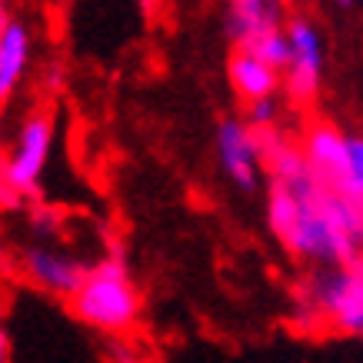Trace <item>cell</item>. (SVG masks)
Segmentation results:
<instances>
[{"label": "cell", "instance_id": "obj_12", "mask_svg": "<svg viewBox=\"0 0 363 363\" xmlns=\"http://www.w3.org/2000/svg\"><path fill=\"white\" fill-rule=\"evenodd\" d=\"M237 50H247L250 57H257L260 64H267L270 70H277V74H284L286 67H290V60H294L284 27H274V30L260 33V37H253L247 47H237Z\"/></svg>", "mask_w": 363, "mask_h": 363}, {"label": "cell", "instance_id": "obj_15", "mask_svg": "<svg viewBox=\"0 0 363 363\" xmlns=\"http://www.w3.org/2000/svg\"><path fill=\"white\" fill-rule=\"evenodd\" d=\"M30 223L37 233H54L57 227H60V210L54 207H37L30 213Z\"/></svg>", "mask_w": 363, "mask_h": 363}, {"label": "cell", "instance_id": "obj_16", "mask_svg": "<svg viewBox=\"0 0 363 363\" xmlns=\"http://www.w3.org/2000/svg\"><path fill=\"white\" fill-rule=\"evenodd\" d=\"M107 360L111 363H147V357H143L137 347H130V343H111V350H107Z\"/></svg>", "mask_w": 363, "mask_h": 363}, {"label": "cell", "instance_id": "obj_17", "mask_svg": "<svg viewBox=\"0 0 363 363\" xmlns=\"http://www.w3.org/2000/svg\"><path fill=\"white\" fill-rule=\"evenodd\" d=\"M64 64H50V70H47V77H44V90L47 94H60L64 90Z\"/></svg>", "mask_w": 363, "mask_h": 363}, {"label": "cell", "instance_id": "obj_11", "mask_svg": "<svg viewBox=\"0 0 363 363\" xmlns=\"http://www.w3.org/2000/svg\"><path fill=\"white\" fill-rule=\"evenodd\" d=\"M297 197H294V190L284 187V184H270V197H267V227L274 233L277 240L290 243L294 230H297Z\"/></svg>", "mask_w": 363, "mask_h": 363}, {"label": "cell", "instance_id": "obj_19", "mask_svg": "<svg viewBox=\"0 0 363 363\" xmlns=\"http://www.w3.org/2000/svg\"><path fill=\"white\" fill-rule=\"evenodd\" d=\"M11 21H13V13L0 4V44H4V33H7V27H11Z\"/></svg>", "mask_w": 363, "mask_h": 363}, {"label": "cell", "instance_id": "obj_7", "mask_svg": "<svg viewBox=\"0 0 363 363\" xmlns=\"http://www.w3.org/2000/svg\"><path fill=\"white\" fill-rule=\"evenodd\" d=\"M284 7L277 0H233L227 4V13H223V30L233 40V50L237 47H247L253 37L274 30V27H284Z\"/></svg>", "mask_w": 363, "mask_h": 363}, {"label": "cell", "instance_id": "obj_6", "mask_svg": "<svg viewBox=\"0 0 363 363\" xmlns=\"http://www.w3.org/2000/svg\"><path fill=\"white\" fill-rule=\"evenodd\" d=\"M23 274L37 286H44L50 294L60 297H74L87 277V264L70 257L64 250H50V247H30L23 250Z\"/></svg>", "mask_w": 363, "mask_h": 363}, {"label": "cell", "instance_id": "obj_5", "mask_svg": "<svg viewBox=\"0 0 363 363\" xmlns=\"http://www.w3.org/2000/svg\"><path fill=\"white\" fill-rule=\"evenodd\" d=\"M217 157H220L223 174L233 180V187L257 190L260 184V160H257V147H253V133L240 117H223L217 123Z\"/></svg>", "mask_w": 363, "mask_h": 363}, {"label": "cell", "instance_id": "obj_1", "mask_svg": "<svg viewBox=\"0 0 363 363\" xmlns=\"http://www.w3.org/2000/svg\"><path fill=\"white\" fill-rule=\"evenodd\" d=\"M70 310L87 327L111 333V337L127 333L140 320L143 294L140 286L133 284L130 264H127L123 250H111L104 260L87 267L80 290L70 297Z\"/></svg>", "mask_w": 363, "mask_h": 363}, {"label": "cell", "instance_id": "obj_21", "mask_svg": "<svg viewBox=\"0 0 363 363\" xmlns=\"http://www.w3.org/2000/svg\"><path fill=\"white\" fill-rule=\"evenodd\" d=\"M0 127H4V111H0Z\"/></svg>", "mask_w": 363, "mask_h": 363}, {"label": "cell", "instance_id": "obj_2", "mask_svg": "<svg viewBox=\"0 0 363 363\" xmlns=\"http://www.w3.org/2000/svg\"><path fill=\"white\" fill-rule=\"evenodd\" d=\"M54 133H57V121L50 111H33L23 121L13 150L7 154V160H0V180L17 194H37L40 174H44L47 160H50V147H54Z\"/></svg>", "mask_w": 363, "mask_h": 363}, {"label": "cell", "instance_id": "obj_13", "mask_svg": "<svg viewBox=\"0 0 363 363\" xmlns=\"http://www.w3.org/2000/svg\"><path fill=\"white\" fill-rule=\"evenodd\" d=\"M347 167H350L353 197H363V137L347 133Z\"/></svg>", "mask_w": 363, "mask_h": 363}, {"label": "cell", "instance_id": "obj_3", "mask_svg": "<svg viewBox=\"0 0 363 363\" xmlns=\"http://www.w3.org/2000/svg\"><path fill=\"white\" fill-rule=\"evenodd\" d=\"M310 303L343 333H363V277L353 267H337L310 284Z\"/></svg>", "mask_w": 363, "mask_h": 363}, {"label": "cell", "instance_id": "obj_9", "mask_svg": "<svg viewBox=\"0 0 363 363\" xmlns=\"http://www.w3.org/2000/svg\"><path fill=\"white\" fill-rule=\"evenodd\" d=\"M227 77H230L233 90L243 104H253V100H267L274 97L277 87H280V74L270 70L267 64H260L257 57H250L247 50H233L230 60H227Z\"/></svg>", "mask_w": 363, "mask_h": 363}, {"label": "cell", "instance_id": "obj_8", "mask_svg": "<svg viewBox=\"0 0 363 363\" xmlns=\"http://www.w3.org/2000/svg\"><path fill=\"white\" fill-rule=\"evenodd\" d=\"M33 54V30L27 27V21L13 17L7 33H4V44H0V104L11 97L17 84L23 80L27 67H30Z\"/></svg>", "mask_w": 363, "mask_h": 363}, {"label": "cell", "instance_id": "obj_20", "mask_svg": "<svg viewBox=\"0 0 363 363\" xmlns=\"http://www.w3.org/2000/svg\"><path fill=\"white\" fill-rule=\"evenodd\" d=\"M350 267H353V270H357V274H360V277H363V253H360V257H357V260H353V264H350Z\"/></svg>", "mask_w": 363, "mask_h": 363}, {"label": "cell", "instance_id": "obj_14", "mask_svg": "<svg viewBox=\"0 0 363 363\" xmlns=\"http://www.w3.org/2000/svg\"><path fill=\"white\" fill-rule=\"evenodd\" d=\"M277 121V97H267V100H253L247 104V127L250 130H260V127H274Z\"/></svg>", "mask_w": 363, "mask_h": 363}, {"label": "cell", "instance_id": "obj_18", "mask_svg": "<svg viewBox=\"0 0 363 363\" xmlns=\"http://www.w3.org/2000/svg\"><path fill=\"white\" fill-rule=\"evenodd\" d=\"M0 363H11V333L0 323Z\"/></svg>", "mask_w": 363, "mask_h": 363}, {"label": "cell", "instance_id": "obj_4", "mask_svg": "<svg viewBox=\"0 0 363 363\" xmlns=\"http://www.w3.org/2000/svg\"><path fill=\"white\" fill-rule=\"evenodd\" d=\"M300 150H303V160H307L313 184H320L323 190H333L340 197H353L350 167H347V133L337 123H327V121L310 123ZM353 200H363V197H353Z\"/></svg>", "mask_w": 363, "mask_h": 363}, {"label": "cell", "instance_id": "obj_10", "mask_svg": "<svg viewBox=\"0 0 363 363\" xmlns=\"http://www.w3.org/2000/svg\"><path fill=\"white\" fill-rule=\"evenodd\" d=\"M286 44H290V64L297 67H313V70H323V33L313 23V17L307 13H290L284 23Z\"/></svg>", "mask_w": 363, "mask_h": 363}]
</instances>
